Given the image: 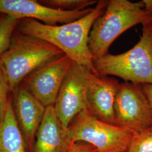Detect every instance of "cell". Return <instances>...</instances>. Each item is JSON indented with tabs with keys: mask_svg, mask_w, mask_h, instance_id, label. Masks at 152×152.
<instances>
[{
	"mask_svg": "<svg viewBox=\"0 0 152 152\" xmlns=\"http://www.w3.org/2000/svg\"><path fill=\"white\" fill-rule=\"evenodd\" d=\"M108 1L99 0L86 16L64 24L49 26L33 19H20L17 31L48 42L61 50L73 61L97 74L88 48V37L94 23L102 15Z\"/></svg>",
	"mask_w": 152,
	"mask_h": 152,
	"instance_id": "obj_1",
	"label": "cell"
},
{
	"mask_svg": "<svg viewBox=\"0 0 152 152\" xmlns=\"http://www.w3.org/2000/svg\"><path fill=\"white\" fill-rule=\"evenodd\" d=\"M142 1L109 0L103 14L94 23L88 37V48L94 60L108 54L110 45L125 31L151 20Z\"/></svg>",
	"mask_w": 152,
	"mask_h": 152,
	"instance_id": "obj_2",
	"label": "cell"
},
{
	"mask_svg": "<svg viewBox=\"0 0 152 152\" xmlns=\"http://www.w3.org/2000/svg\"><path fill=\"white\" fill-rule=\"evenodd\" d=\"M64 54L53 44L16 30L9 48L0 56V66L12 92L33 72Z\"/></svg>",
	"mask_w": 152,
	"mask_h": 152,
	"instance_id": "obj_3",
	"label": "cell"
},
{
	"mask_svg": "<svg viewBox=\"0 0 152 152\" xmlns=\"http://www.w3.org/2000/svg\"><path fill=\"white\" fill-rule=\"evenodd\" d=\"M138 42L118 55L107 54L94 61L97 74L114 76L125 82L152 85V19L142 25Z\"/></svg>",
	"mask_w": 152,
	"mask_h": 152,
	"instance_id": "obj_4",
	"label": "cell"
},
{
	"mask_svg": "<svg viewBox=\"0 0 152 152\" xmlns=\"http://www.w3.org/2000/svg\"><path fill=\"white\" fill-rule=\"evenodd\" d=\"M67 130L73 144L87 143L96 152H126L134 134L98 120L86 108L76 115Z\"/></svg>",
	"mask_w": 152,
	"mask_h": 152,
	"instance_id": "obj_5",
	"label": "cell"
},
{
	"mask_svg": "<svg viewBox=\"0 0 152 152\" xmlns=\"http://www.w3.org/2000/svg\"><path fill=\"white\" fill-rule=\"evenodd\" d=\"M114 117L115 126L134 134L152 126V108L142 85L120 83L115 98Z\"/></svg>",
	"mask_w": 152,
	"mask_h": 152,
	"instance_id": "obj_6",
	"label": "cell"
},
{
	"mask_svg": "<svg viewBox=\"0 0 152 152\" xmlns=\"http://www.w3.org/2000/svg\"><path fill=\"white\" fill-rule=\"evenodd\" d=\"M73 63L64 54L27 76L22 83L46 108L54 105L60 87Z\"/></svg>",
	"mask_w": 152,
	"mask_h": 152,
	"instance_id": "obj_7",
	"label": "cell"
},
{
	"mask_svg": "<svg viewBox=\"0 0 152 152\" xmlns=\"http://www.w3.org/2000/svg\"><path fill=\"white\" fill-rule=\"evenodd\" d=\"M87 69L73 61L55 103L57 115L67 129L77 114L87 108Z\"/></svg>",
	"mask_w": 152,
	"mask_h": 152,
	"instance_id": "obj_8",
	"label": "cell"
},
{
	"mask_svg": "<svg viewBox=\"0 0 152 152\" xmlns=\"http://www.w3.org/2000/svg\"><path fill=\"white\" fill-rule=\"evenodd\" d=\"M92 7L80 11H63L43 5L34 0H0V14L19 19H33L49 26L75 22L92 11Z\"/></svg>",
	"mask_w": 152,
	"mask_h": 152,
	"instance_id": "obj_9",
	"label": "cell"
},
{
	"mask_svg": "<svg viewBox=\"0 0 152 152\" xmlns=\"http://www.w3.org/2000/svg\"><path fill=\"white\" fill-rule=\"evenodd\" d=\"M120 83L113 77L87 70L86 109L98 120L115 125L114 105Z\"/></svg>",
	"mask_w": 152,
	"mask_h": 152,
	"instance_id": "obj_10",
	"label": "cell"
},
{
	"mask_svg": "<svg viewBox=\"0 0 152 152\" xmlns=\"http://www.w3.org/2000/svg\"><path fill=\"white\" fill-rule=\"evenodd\" d=\"M16 120L31 152L36 133L44 117L46 107L21 83L12 91Z\"/></svg>",
	"mask_w": 152,
	"mask_h": 152,
	"instance_id": "obj_11",
	"label": "cell"
},
{
	"mask_svg": "<svg viewBox=\"0 0 152 152\" xmlns=\"http://www.w3.org/2000/svg\"><path fill=\"white\" fill-rule=\"evenodd\" d=\"M67 129L60 122L54 106L46 107L31 152H69L74 144Z\"/></svg>",
	"mask_w": 152,
	"mask_h": 152,
	"instance_id": "obj_12",
	"label": "cell"
},
{
	"mask_svg": "<svg viewBox=\"0 0 152 152\" xmlns=\"http://www.w3.org/2000/svg\"><path fill=\"white\" fill-rule=\"evenodd\" d=\"M0 152H27L26 142L16 120L11 98L0 121Z\"/></svg>",
	"mask_w": 152,
	"mask_h": 152,
	"instance_id": "obj_13",
	"label": "cell"
},
{
	"mask_svg": "<svg viewBox=\"0 0 152 152\" xmlns=\"http://www.w3.org/2000/svg\"><path fill=\"white\" fill-rule=\"evenodd\" d=\"M20 20L11 15L2 14L0 16V56L9 48L12 37Z\"/></svg>",
	"mask_w": 152,
	"mask_h": 152,
	"instance_id": "obj_14",
	"label": "cell"
},
{
	"mask_svg": "<svg viewBox=\"0 0 152 152\" xmlns=\"http://www.w3.org/2000/svg\"><path fill=\"white\" fill-rule=\"evenodd\" d=\"M42 5L63 11L83 10L96 5L97 0H42Z\"/></svg>",
	"mask_w": 152,
	"mask_h": 152,
	"instance_id": "obj_15",
	"label": "cell"
},
{
	"mask_svg": "<svg viewBox=\"0 0 152 152\" xmlns=\"http://www.w3.org/2000/svg\"><path fill=\"white\" fill-rule=\"evenodd\" d=\"M126 152H152V126L134 134Z\"/></svg>",
	"mask_w": 152,
	"mask_h": 152,
	"instance_id": "obj_16",
	"label": "cell"
},
{
	"mask_svg": "<svg viewBox=\"0 0 152 152\" xmlns=\"http://www.w3.org/2000/svg\"><path fill=\"white\" fill-rule=\"evenodd\" d=\"M10 92L11 91L7 78L0 66V121L10 99L9 98Z\"/></svg>",
	"mask_w": 152,
	"mask_h": 152,
	"instance_id": "obj_17",
	"label": "cell"
},
{
	"mask_svg": "<svg viewBox=\"0 0 152 152\" xmlns=\"http://www.w3.org/2000/svg\"><path fill=\"white\" fill-rule=\"evenodd\" d=\"M68 152H96V151L88 144L79 142L74 144Z\"/></svg>",
	"mask_w": 152,
	"mask_h": 152,
	"instance_id": "obj_18",
	"label": "cell"
},
{
	"mask_svg": "<svg viewBox=\"0 0 152 152\" xmlns=\"http://www.w3.org/2000/svg\"><path fill=\"white\" fill-rule=\"evenodd\" d=\"M142 86L147 99L152 108V85L144 84L142 85Z\"/></svg>",
	"mask_w": 152,
	"mask_h": 152,
	"instance_id": "obj_19",
	"label": "cell"
},
{
	"mask_svg": "<svg viewBox=\"0 0 152 152\" xmlns=\"http://www.w3.org/2000/svg\"><path fill=\"white\" fill-rule=\"evenodd\" d=\"M142 2L146 11L152 18V0H143Z\"/></svg>",
	"mask_w": 152,
	"mask_h": 152,
	"instance_id": "obj_20",
	"label": "cell"
}]
</instances>
